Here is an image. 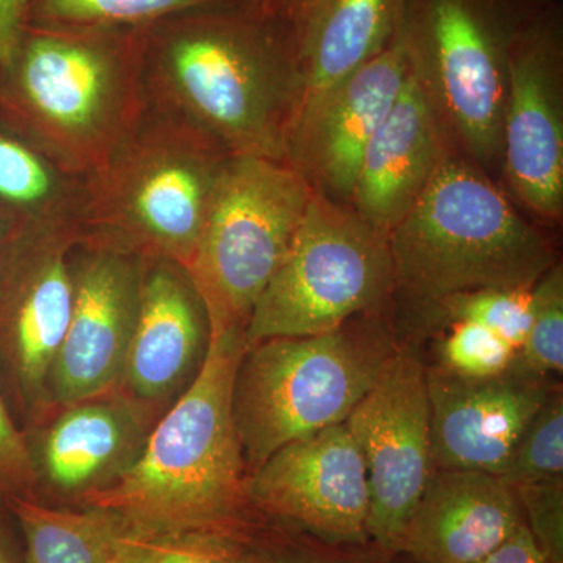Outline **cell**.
Here are the masks:
<instances>
[{
    "label": "cell",
    "instance_id": "cell-25",
    "mask_svg": "<svg viewBox=\"0 0 563 563\" xmlns=\"http://www.w3.org/2000/svg\"><path fill=\"white\" fill-rule=\"evenodd\" d=\"M224 0H31L27 25L66 31H139Z\"/></svg>",
    "mask_w": 563,
    "mask_h": 563
},
{
    "label": "cell",
    "instance_id": "cell-24",
    "mask_svg": "<svg viewBox=\"0 0 563 563\" xmlns=\"http://www.w3.org/2000/svg\"><path fill=\"white\" fill-rule=\"evenodd\" d=\"M111 514V512H110ZM113 517V563H255L247 531L161 528Z\"/></svg>",
    "mask_w": 563,
    "mask_h": 563
},
{
    "label": "cell",
    "instance_id": "cell-27",
    "mask_svg": "<svg viewBox=\"0 0 563 563\" xmlns=\"http://www.w3.org/2000/svg\"><path fill=\"white\" fill-rule=\"evenodd\" d=\"M247 537L255 563H395L376 544H329L262 517Z\"/></svg>",
    "mask_w": 563,
    "mask_h": 563
},
{
    "label": "cell",
    "instance_id": "cell-10",
    "mask_svg": "<svg viewBox=\"0 0 563 563\" xmlns=\"http://www.w3.org/2000/svg\"><path fill=\"white\" fill-rule=\"evenodd\" d=\"M344 426L365 465L369 542L398 555L433 472L426 358L417 344L399 342Z\"/></svg>",
    "mask_w": 563,
    "mask_h": 563
},
{
    "label": "cell",
    "instance_id": "cell-3",
    "mask_svg": "<svg viewBox=\"0 0 563 563\" xmlns=\"http://www.w3.org/2000/svg\"><path fill=\"white\" fill-rule=\"evenodd\" d=\"M146 106L143 29L27 25L0 70V121L74 176L98 168Z\"/></svg>",
    "mask_w": 563,
    "mask_h": 563
},
{
    "label": "cell",
    "instance_id": "cell-12",
    "mask_svg": "<svg viewBox=\"0 0 563 563\" xmlns=\"http://www.w3.org/2000/svg\"><path fill=\"white\" fill-rule=\"evenodd\" d=\"M252 510L272 523L329 544H366L365 465L346 426L285 444L247 476Z\"/></svg>",
    "mask_w": 563,
    "mask_h": 563
},
{
    "label": "cell",
    "instance_id": "cell-15",
    "mask_svg": "<svg viewBox=\"0 0 563 563\" xmlns=\"http://www.w3.org/2000/svg\"><path fill=\"white\" fill-rule=\"evenodd\" d=\"M433 470L501 476L518 440L559 387L515 362L509 372L470 379L426 362Z\"/></svg>",
    "mask_w": 563,
    "mask_h": 563
},
{
    "label": "cell",
    "instance_id": "cell-4",
    "mask_svg": "<svg viewBox=\"0 0 563 563\" xmlns=\"http://www.w3.org/2000/svg\"><path fill=\"white\" fill-rule=\"evenodd\" d=\"M388 250L393 292L424 310L462 292L531 290L558 263L547 236L454 146L388 233Z\"/></svg>",
    "mask_w": 563,
    "mask_h": 563
},
{
    "label": "cell",
    "instance_id": "cell-34",
    "mask_svg": "<svg viewBox=\"0 0 563 563\" xmlns=\"http://www.w3.org/2000/svg\"><path fill=\"white\" fill-rule=\"evenodd\" d=\"M481 563H548L523 523Z\"/></svg>",
    "mask_w": 563,
    "mask_h": 563
},
{
    "label": "cell",
    "instance_id": "cell-13",
    "mask_svg": "<svg viewBox=\"0 0 563 563\" xmlns=\"http://www.w3.org/2000/svg\"><path fill=\"white\" fill-rule=\"evenodd\" d=\"M70 257L73 309L49 385L55 401L70 406L121 384L135 328L144 258L77 244Z\"/></svg>",
    "mask_w": 563,
    "mask_h": 563
},
{
    "label": "cell",
    "instance_id": "cell-32",
    "mask_svg": "<svg viewBox=\"0 0 563 563\" xmlns=\"http://www.w3.org/2000/svg\"><path fill=\"white\" fill-rule=\"evenodd\" d=\"M35 484L31 448L11 420L0 396V499L10 496L32 498Z\"/></svg>",
    "mask_w": 563,
    "mask_h": 563
},
{
    "label": "cell",
    "instance_id": "cell-6",
    "mask_svg": "<svg viewBox=\"0 0 563 563\" xmlns=\"http://www.w3.org/2000/svg\"><path fill=\"white\" fill-rule=\"evenodd\" d=\"M398 344L380 312L317 335L247 344L232 391L247 476L285 444L343 424Z\"/></svg>",
    "mask_w": 563,
    "mask_h": 563
},
{
    "label": "cell",
    "instance_id": "cell-23",
    "mask_svg": "<svg viewBox=\"0 0 563 563\" xmlns=\"http://www.w3.org/2000/svg\"><path fill=\"white\" fill-rule=\"evenodd\" d=\"M27 563H113V517L95 507H60L25 496L5 499Z\"/></svg>",
    "mask_w": 563,
    "mask_h": 563
},
{
    "label": "cell",
    "instance_id": "cell-35",
    "mask_svg": "<svg viewBox=\"0 0 563 563\" xmlns=\"http://www.w3.org/2000/svg\"><path fill=\"white\" fill-rule=\"evenodd\" d=\"M3 507L5 499H0V563H27Z\"/></svg>",
    "mask_w": 563,
    "mask_h": 563
},
{
    "label": "cell",
    "instance_id": "cell-20",
    "mask_svg": "<svg viewBox=\"0 0 563 563\" xmlns=\"http://www.w3.org/2000/svg\"><path fill=\"white\" fill-rule=\"evenodd\" d=\"M521 523L517 493L498 474L433 470L398 555L412 563H481Z\"/></svg>",
    "mask_w": 563,
    "mask_h": 563
},
{
    "label": "cell",
    "instance_id": "cell-22",
    "mask_svg": "<svg viewBox=\"0 0 563 563\" xmlns=\"http://www.w3.org/2000/svg\"><path fill=\"white\" fill-rule=\"evenodd\" d=\"M81 202L84 177L65 172L0 121V218L14 231H63L79 239Z\"/></svg>",
    "mask_w": 563,
    "mask_h": 563
},
{
    "label": "cell",
    "instance_id": "cell-31",
    "mask_svg": "<svg viewBox=\"0 0 563 563\" xmlns=\"http://www.w3.org/2000/svg\"><path fill=\"white\" fill-rule=\"evenodd\" d=\"M526 528L548 563H563V477L512 487Z\"/></svg>",
    "mask_w": 563,
    "mask_h": 563
},
{
    "label": "cell",
    "instance_id": "cell-33",
    "mask_svg": "<svg viewBox=\"0 0 563 563\" xmlns=\"http://www.w3.org/2000/svg\"><path fill=\"white\" fill-rule=\"evenodd\" d=\"M31 0H0V70L9 63L27 27Z\"/></svg>",
    "mask_w": 563,
    "mask_h": 563
},
{
    "label": "cell",
    "instance_id": "cell-19",
    "mask_svg": "<svg viewBox=\"0 0 563 563\" xmlns=\"http://www.w3.org/2000/svg\"><path fill=\"white\" fill-rule=\"evenodd\" d=\"M451 146L412 63L390 113L363 152L350 206L388 236L420 198Z\"/></svg>",
    "mask_w": 563,
    "mask_h": 563
},
{
    "label": "cell",
    "instance_id": "cell-30",
    "mask_svg": "<svg viewBox=\"0 0 563 563\" xmlns=\"http://www.w3.org/2000/svg\"><path fill=\"white\" fill-rule=\"evenodd\" d=\"M431 365L470 379H487L509 372L518 351L484 325L468 321L448 324V332L435 344Z\"/></svg>",
    "mask_w": 563,
    "mask_h": 563
},
{
    "label": "cell",
    "instance_id": "cell-8",
    "mask_svg": "<svg viewBox=\"0 0 563 563\" xmlns=\"http://www.w3.org/2000/svg\"><path fill=\"white\" fill-rule=\"evenodd\" d=\"M520 0H406L413 68L448 139L485 173L501 168L509 47Z\"/></svg>",
    "mask_w": 563,
    "mask_h": 563
},
{
    "label": "cell",
    "instance_id": "cell-17",
    "mask_svg": "<svg viewBox=\"0 0 563 563\" xmlns=\"http://www.w3.org/2000/svg\"><path fill=\"white\" fill-rule=\"evenodd\" d=\"M210 340L209 314L185 266L144 258L121 380L132 398L147 407L176 401L201 372Z\"/></svg>",
    "mask_w": 563,
    "mask_h": 563
},
{
    "label": "cell",
    "instance_id": "cell-29",
    "mask_svg": "<svg viewBox=\"0 0 563 563\" xmlns=\"http://www.w3.org/2000/svg\"><path fill=\"white\" fill-rule=\"evenodd\" d=\"M531 328L517 362L543 377L563 373V268L555 263L532 287Z\"/></svg>",
    "mask_w": 563,
    "mask_h": 563
},
{
    "label": "cell",
    "instance_id": "cell-16",
    "mask_svg": "<svg viewBox=\"0 0 563 563\" xmlns=\"http://www.w3.org/2000/svg\"><path fill=\"white\" fill-rule=\"evenodd\" d=\"M63 231H14L0 263V347L25 396L49 385L73 309L70 252Z\"/></svg>",
    "mask_w": 563,
    "mask_h": 563
},
{
    "label": "cell",
    "instance_id": "cell-1",
    "mask_svg": "<svg viewBox=\"0 0 563 563\" xmlns=\"http://www.w3.org/2000/svg\"><path fill=\"white\" fill-rule=\"evenodd\" d=\"M146 102L229 157L287 162L299 101L288 21L246 0L174 14L143 29Z\"/></svg>",
    "mask_w": 563,
    "mask_h": 563
},
{
    "label": "cell",
    "instance_id": "cell-38",
    "mask_svg": "<svg viewBox=\"0 0 563 563\" xmlns=\"http://www.w3.org/2000/svg\"><path fill=\"white\" fill-rule=\"evenodd\" d=\"M395 563H412L404 559L402 555H395Z\"/></svg>",
    "mask_w": 563,
    "mask_h": 563
},
{
    "label": "cell",
    "instance_id": "cell-2",
    "mask_svg": "<svg viewBox=\"0 0 563 563\" xmlns=\"http://www.w3.org/2000/svg\"><path fill=\"white\" fill-rule=\"evenodd\" d=\"M244 331L211 336L201 372L155 422L131 470L80 507L161 528L243 531L261 515L247 499V470L232 413Z\"/></svg>",
    "mask_w": 563,
    "mask_h": 563
},
{
    "label": "cell",
    "instance_id": "cell-36",
    "mask_svg": "<svg viewBox=\"0 0 563 563\" xmlns=\"http://www.w3.org/2000/svg\"><path fill=\"white\" fill-rule=\"evenodd\" d=\"M246 2H250L255 9L262 10L263 13L285 20L301 0H246Z\"/></svg>",
    "mask_w": 563,
    "mask_h": 563
},
{
    "label": "cell",
    "instance_id": "cell-37",
    "mask_svg": "<svg viewBox=\"0 0 563 563\" xmlns=\"http://www.w3.org/2000/svg\"><path fill=\"white\" fill-rule=\"evenodd\" d=\"M13 232L14 229L11 228L9 222H5L0 218V263H2L3 254H5L7 246H9Z\"/></svg>",
    "mask_w": 563,
    "mask_h": 563
},
{
    "label": "cell",
    "instance_id": "cell-7",
    "mask_svg": "<svg viewBox=\"0 0 563 563\" xmlns=\"http://www.w3.org/2000/svg\"><path fill=\"white\" fill-rule=\"evenodd\" d=\"M314 192L288 162L228 158L201 239L185 266L206 306L211 336L246 331Z\"/></svg>",
    "mask_w": 563,
    "mask_h": 563
},
{
    "label": "cell",
    "instance_id": "cell-18",
    "mask_svg": "<svg viewBox=\"0 0 563 563\" xmlns=\"http://www.w3.org/2000/svg\"><path fill=\"white\" fill-rule=\"evenodd\" d=\"M150 407L110 395L70 404L32 454L35 477L52 495L80 507L120 481L139 461L150 435Z\"/></svg>",
    "mask_w": 563,
    "mask_h": 563
},
{
    "label": "cell",
    "instance_id": "cell-14",
    "mask_svg": "<svg viewBox=\"0 0 563 563\" xmlns=\"http://www.w3.org/2000/svg\"><path fill=\"white\" fill-rule=\"evenodd\" d=\"M410 69L412 55L401 16L387 46L328 92L295 125L287 162L314 191L350 203L363 152L390 113Z\"/></svg>",
    "mask_w": 563,
    "mask_h": 563
},
{
    "label": "cell",
    "instance_id": "cell-5",
    "mask_svg": "<svg viewBox=\"0 0 563 563\" xmlns=\"http://www.w3.org/2000/svg\"><path fill=\"white\" fill-rule=\"evenodd\" d=\"M229 155L147 103L84 177L79 244L190 263Z\"/></svg>",
    "mask_w": 563,
    "mask_h": 563
},
{
    "label": "cell",
    "instance_id": "cell-9",
    "mask_svg": "<svg viewBox=\"0 0 563 563\" xmlns=\"http://www.w3.org/2000/svg\"><path fill=\"white\" fill-rule=\"evenodd\" d=\"M391 295L388 236L350 203L317 191L252 309L244 339L252 344L333 331L358 314L380 312Z\"/></svg>",
    "mask_w": 563,
    "mask_h": 563
},
{
    "label": "cell",
    "instance_id": "cell-28",
    "mask_svg": "<svg viewBox=\"0 0 563 563\" xmlns=\"http://www.w3.org/2000/svg\"><path fill=\"white\" fill-rule=\"evenodd\" d=\"M501 477L510 487L563 477V393L558 388L518 440Z\"/></svg>",
    "mask_w": 563,
    "mask_h": 563
},
{
    "label": "cell",
    "instance_id": "cell-11",
    "mask_svg": "<svg viewBox=\"0 0 563 563\" xmlns=\"http://www.w3.org/2000/svg\"><path fill=\"white\" fill-rule=\"evenodd\" d=\"M562 35L558 18H523L509 47L501 169L515 198L543 221L563 213Z\"/></svg>",
    "mask_w": 563,
    "mask_h": 563
},
{
    "label": "cell",
    "instance_id": "cell-26",
    "mask_svg": "<svg viewBox=\"0 0 563 563\" xmlns=\"http://www.w3.org/2000/svg\"><path fill=\"white\" fill-rule=\"evenodd\" d=\"M429 322L439 324L468 321L490 329L520 351L531 328L533 296L531 290L492 288L451 296L424 310Z\"/></svg>",
    "mask_w": 563,
    "mask_h": 563
},
{
    "label": "cell",
    "instance_id": "cell-21",
    "mask_svg": "<svg viewBox=\"0 0 563 563\" xmlns=\"http://www.w3.org/2000/svg\"><path fill=\"white\" fill-rule=\"evenodd\" d=\"M406 0H301L285 18L298 63L295 125L395 35ZM291 135V132H290ZM290 140V139H288Z\"/></svg>",
    "mask_w": 563,
    "mask_h": 563
}]
</instances>
